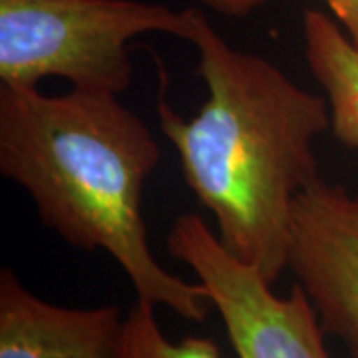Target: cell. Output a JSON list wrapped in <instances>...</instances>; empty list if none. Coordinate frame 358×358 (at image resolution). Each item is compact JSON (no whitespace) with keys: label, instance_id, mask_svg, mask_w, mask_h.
<instances>
[{"label":"cell","instance_id":"obj_9","mask_svg":"<svg viewBox=\"0 0 358 358\" xmlns=\"http://www.w3.org/2000/svg\"><path fill=\"white\" fill-rule=\"evenodd\" d=\"M205 8L229 16V18H245L259 8H263L271 0H195ZM334 16V20L343 26L346 36L358 48V0H322Z\"/></svg>","mask_w":358,"mask_h":358},{"label":"cell","instance_id":"obj_8","mask_svg":"<svg viewBox=\"0 0 358 358\" xmlns=\"http://www.w3.org/2000/svg\"><path fill=\"white\" fill-rule=\"evenodd\" d=\"M115 358H223L215 341L187 336L178 343L166 338L155 319V305L138 299L129 308Z\"/></svg>","mask_w":358,"mask_h":358},{"label":"cell","instance_id":"obj_1","mask_svg":"<svg viewBox=\"0 0 358 358\" xmlns=\"http://www.w3.org/2000/svg\"><path fill=\"white\" fill-rule=\"evenodd\" d=\"M185 40L209 96L189 120L159 96V128L219 241L275 285L289 268L294 201L320 178L315 140L331 128L329 102L233 48L193 6Z\"/></svg>","mask_w":358,"mask_h":358},{"label":"cell","instance_id":"obj_2","mask_svg":"<svg viewBox=\"0 0 358 358\" xmlns=\"http://www.w3.org/2000/svg\"><path fill=\"white\" fill-rule=\"evenodd\" d=\"M159 159L148 124L115 94L0 84V173L30 193L40 221L72 247L106 251L138 299L205 322L203 285L167 273L150 249L141 199Z\"/></svg>","mask_w":358,"mask_h":358},{"label":"cell","instance_id":"obj_4","mask_svg":"<svg viewBox=\"0 0 358 358\" xmlns=\"http://www.w3.org/2000/svg\"><path fill=\"white\" fill-rule=\"evenodd\" d=\"M167 251L205 287L239 358H329L324 331L305 289L294 282L279 296L255 267L223 247L197 213H181L167 235Z\"/></svg>","mask_w":358,"mask_h":358},{"label":"cell","instance_id":"obj_7","mask_svg":"<svg viewBox=\"0 0 358 358\" xmlns=\"http://www.w3.org/2000/svg\"><path fill=\"white\" fill-rule=\"evenodd\" d=\"M303 38L308 70L327 94L334 138L358 155V48L317 8L305 10Z\"/></svg>","mask_w":358,"mask_h":358},{"label":"cell","instance_id":"obj_3","mask_svg":"<svg viewBox=\"0 0 358 358\" xmlns=\"http://www.w3.org/2000/svg\"><path fill=\"white\" fill-rule=\"evenodd\" d=\"M189 8L141 0H0V84L38 88L60 76L74 88L120 96L131 84L128 44L150 32L185 40Z\"/></svg>","mask_w":358,"mask_h":358},{"label":"cell","instance_id":"obj_5","mask_svg":"<svg viewBox=\"0 0 358 358\" xmlns=\"http://www.w3.org/2000/svg\"><path fill=\"white\" fill-rule=\"evenodd\" d=\"M289 268L322 331L358 358V193L319 178L296 197Z\"/></svg>","mask_w":358,"mask_h":358},{"label":"cell","instance_id":"obj_6","mask_svg":"<svg viewBox=\"0 0 358 358\" xmlns=\"http://www.w3.org/2000/svg\"><path fill=\"white\" fill-rule=\"evenodd\" d=\"M124 320L117 305H52L10 267L0 273V358H115Z\"/></svg>","mask_w":358,"mask_h":358}]
</instances>
